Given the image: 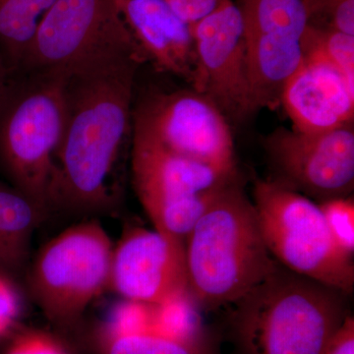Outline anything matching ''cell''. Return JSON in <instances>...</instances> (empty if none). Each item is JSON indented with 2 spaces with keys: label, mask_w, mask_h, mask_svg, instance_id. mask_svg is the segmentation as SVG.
<instances>
[{
  "label": "cell",
  "mask_w": 354,
  "mask_h": 354,
  "mask_svg": "<svg viewBox=\"0 0 354 354\" xmlns=\"http://www.w3.org/2000/svg\"><path fill=\"white\" fill-rule=\"evenodd\" d=\"M143 64L137 51L118 50L62 69L65 123L50 212L91 215L118 208V169L132 143L135 81Z\"/></svg>",
  "instance_id": "obj_1"
},
{
  "label": "cell",
  "mask_w": 354,
  "mask_h": 354,
  "mask_svg": "<svg viewBox=\"0 0 354 354\" xmlns=\"http://www.w3.org/2000/svg\"><path fill=\"white\" fill-rule=\"evenodd\" d=\"M188 290L201 308L230 306L278 269L241 179L221 191L185 241Z\"/></svg>",
  "instance_id": "obj_2"
},
{
  "label": "cell",
  "mask_w": 354,
  "mask_h": 354,
  "mask_svg": "<svg viewBox=\"0 0 354 354\" xmlns=\"http://www.w3.org/2000/svg\"><path fill=\"white\" fill-rule=\"evenodd\" d=\"M348 295L278 269L232 304L239 354H322L346 317Z\"/></svg>",
  "instance_id": "obj_3"
},
{
  "label": "cell",
  "mask_w": 354,
  "mask_h": 354,
  "mask_svg": "<svg viewBox=\"0 0 354 354\" xmlns=\"http://www.w3.org/2000/svg\"><path fill=\"white\" fill-rule=\"evenodd\" d=\"M113 252L109 234L93 220L51 239L28 268L32 299L65 342L82 328L91 302L111 288Z\"/></svg>",
  "instance_id": "obj_4"
},
{
  "label": "cell",
  "mask_w": 354,
  "mask_h": 354,
  "mask_svg": "<svg viewBox=\"0 0 354 354\" xmlns=\"http://www.w3.org/2000/svg\"><path fill=\"white\" fill-rule=\"evenodd\" d=\"M30 78L0 114V162L14 187L50 215L65 123L64 71L48 70Z\"/></svg>",
  "instance_id": "obj_5"
},
{
  "label": "cell",
  "mask_w": 354,
  "mask_h": 354,
  "mask_svg": "<svg viewBox=\"0 0 354 354\" xmlns=\"http://www.w3.org/2000/svg\"><path fill=\"white\" fill-rule=\"evenodd\" d=\"M254 206L270 253L290 271L349 295L353 258L335 243L317 203L272 179L254 183Z\"/></svg>",
  "instance_id": "obj_6"
},
{
  "label": "cell",
  "mask_w": 354,
  "mask_h": 354,
  "mask_svg": "<svg viewBox=\"0 0 354 354\" xmlns=\"http://www.w3.org/2000/svg\"><path fill=\"white\" fill-rule=\"evenodd\" d=\"M131 171L137 197L155 230L183 243L221 191L241 179L239 169L177 155L133 129Z\"/></svg>",
  "instance_id": "obj_7"
},
{
  "label": "cell",
  "mask_w": 354,
  "mask_h": 354,
  "mask_svg": "<svg viewBox=\"0 0 354 354\" xmlns=\"http://www.w3.org/2000/svg\"><path fill=\"white\" fill-rule=\"evenodd\" d=\"M118 50L139 53L123 18L120 0H57L41 21L18 73L32 75L64 69Z\"/></svg>",
  "instance_id": "obj_8"
},
{
  "label": "cell",
  "mask_w": 354,
  "mask_h": 354,
  "mask_svg": "<svg viewBox=\"0 0 354 354\" xmlns=\"http://www.w3.org/2000/svg\"><path fill=\"white\" fill-rule=\"evenodd\" d=\"M133 130L183 157L239 169L230 121L192 88L155 93L142 100L133 109Z\"/></svg>",
  "instance_id": "obj_9"
},
{
  "label": "cell",
  "mask_w": 354,
  "mask_h": 354,
  "mask_svg": "<svg viewBox=\"0 0 354 354\" xmlns=\"http://www.w3.org/2000/svg\"><path fill=\"white\" fill-rule=\"evenodd\" d=\"M276 181L318 203L351 196L354 188L353 123L322 133L279 127L265 139Z\"/></svg>",
  "instance_id": "obj_10"
},
{
  "label": "cell",
  "mask_w": 354,
  "mask_h": 354,
  "mask_svg": "<svg viewBox=\"0 0 354 354\" xmlns=\"http://www.w3.org/2000/svg\"><path fill=\"white\" fill-rule=\"evenodd\" d=\"M194 39L193 90L211 100L227 120L252 115L246 71L245 26L241 9L227 0L192 25Z\"/></svg>",
  "instance_id": "obj_11"
},
{
  "label": "cell",
  "mask_w": 354,
  "mask_h": 354,
  "mask_svg": "<svg viewBox=\"0 0 354 354\" xmlns=\"http://www.w3.org/2000/svg\"><path fill=\"white\" fill-rule=\"evenodd\" d=\"M111 288L125 299L153 305L185 292V243L156 230L125 228L113 247Z\"/></svg>",
  "instance_id": "obj_12"
},
{
  "label": "cell",
  "mask_w": 354,
  "mask_h": 354,
  "mask_svg": "<svg viewBox=\"0 0 354 354\" xmlns=\"http://www.w3.org/2000/svg\"><path fill=\"white\" fill-rule=\"evenodd\" d=\"M281 104L295 131H330L353 123L354 82L327 60L307 55L286 84Z\"/></svg>",
  "instance_id": "obj_13"
},
{
  "label": "cell",
  "mask_w": 354,
  "mask_h": 354,
  "mask_svg": "<svg viewBox=\"0 0 354 354\" xmlns=\"http://www.w3.org/2000/svg\"><path fill=\"white\" fill-rule=\"evenodd\" d=\"M123 18L144 64L180 77L194 75L192 26L176 15L165 0H120Z\"/></svg>",
  "instance_id": "obj_14"
},
{
  "label": "cell",
  "mask_w": 354,
  "mask_h": 354,
  "mask_svg": "<svg viewBox=\"0 0 354 354\" xmlns=\"http://www.w3.org/2000/svg\"><path fill=\"white\" fill-rule=\"evenodd\" d=\"M246 39V71L251 114L281 104L286 84L305 60L297 39L253 36Z\"/></svg>",
  "instance_id": "obj_15"
},
{
  "label": "cell",
  "mask_w": 354,
  "mask_h": 354,
  "mask_svg": "<svg viewBox=\"0 0 354 354\" xmlns=\"http://www.w3.org/2000/svg\"><path fill=\"white\" fill-rule=\"evenodd\" d=\"M67 344L73 353L83 354H221L212 341H184L153 327L114 332L101 323L91 328L83 325Z\"/></svg>",
  "instance_id": "obj_16"
},
{
  "label": "cell",
  "mask_w": 354,
  "mask_h": 354,
  "mask_svg": "<svg viewBox=\"0 0 354 354\" xmlns=\"http://www.w3.org/2000/svg\"><path fill=\"white\" fill-rule=\"evenodd\" d=\"M48 214L24 193L0 181V274L23 276L35 230Z\"/></svg>",
  "instance_id": "obj_17"
},
{
  "label": "cell",
  "mask_w": 354,
  "mask_h": 354,
  "mask_svg": "<svg viewBox=\"0 0 354 354\" xmlns=\"http://www.w3.org/2000/svg\"><path fill=\"white\" fill-rule=\"evenodd\" d=\"M245 37L271 36L302 41L316 15L315 0H239Z\"/></svg>",
  "instance_id": "obj_18"
},
{
  "label": "cell",
  "mask_w": 354,
  "mask_h": 354,
  "mask_svg": "<svg viewBox=\"0 0 354 354\" xmlns=\"http://www.w3.org/2000/svg\"><path fill=\"white\" fill-rule=\"evenodd\" d=\"M57 0H0V55L17 75L44 16Z\"/></svg>",
  "instance_id": "obj_19"
},
{
  "label": "cell",
  "mask_w": 354,
  "mask_h": 354,
  "mask_svg": "<svg viewBox=\"0 0 354 354\" xmlns=\"http://www.w3.org/2000/svg\"><path fill=\"white\" fill-rule=\"evenodd\" d=\"M305 57L315 55L335 65L354 82V36L327 26L311 24L304 39Z\"/></svg>",
  "instance_id": "obj_20"
},
{
  "label": "cell",
  "mask_w": 354,
  "mask_h": 354,
  "mask_svg": "<svg viewBox=\"0 0 354 354\" xmlns=\"http://www.w3.org/2000/svg\"><path fill=\"white\" fill-rule=\"evenodd\" d=\"M333 239L342 252L353 258L354 200L353 196L334 198L317 203Z\"/></svg>",
  "instance_id": "obj_21"
},
{
  "label": "cell",
  "mask_w": 354,
  "mask_h": 354,
  "mask_svg": "<svg viewBox=\"0 0 354 354\" xmlns=\"http://www.w3.org/2000/svg\"><path fill=\"white\" fill-rule=\"evenodd\" d=\"M4 354H74L58 335L44 330L25 329L14 337Z\"/></svg>",
  "instance_id": "obj_22"
},
{
  "label": "cell",
  "mask_w": 354,
  "mask_h": 354,
  "mask_svg": "<svg viewBox=\"0 0 354 354\" xmlns=\"http://www.w3.org/2000/svg\"><path fill=\"white\" fill-rule=\"evenodd\" d=\"M312 24L327 26L354 36V0H315Z\"/></svg>",
  "instance_id": "obj_23"
},
{
  "label": "cell",
  "mask_w": 354,
  "mask_h": 354,
  "mask_svg": "<svg viewBox=\"0 0 354 354\" xmlns=\"http://www.w3.org/2000/svg\"><path fill=\"white\" fill-rule=\"evenodd\" d=\"M20 299L10 279L0 274V339L8 334L19 316Z\"/></svg>",
  "instance_id": "obj_24"
},
{
  "label": "cell",
  "mask_w": 354,
  "mask_h": 354,
  "mask_svg": "<svg viewBox=\"0 0 354 354\" xmlns=\"http://www.w3.org/2000/svg\"><path fill=\"white\" fill-rule=\"evenodd\" d=\"M225 1L227 0H165L176 15L191 26L214 12Z\"/></svg>",
  "instance_id": "obj_25"
},
{
  "label": "cell",
  "mask_w": 354,
  "mask_h": 354,
  "mask_svg": "<svg viewBox=\"0 0 354 354\" xmlns=\"http://www.w3.org/2000/svg\"><path fill=\"white\" fill-rule=\"evenodd\" d=\"M322 354H354V318L348 315Z\"/></svg>",
  "instance_id": "obj_26"
},
{
  "label": "cell",
  "mask_w": 354,
  "mask_h": 354,
  "mask_svg": "<svg viewBox=\"0 0 354 354\" xmlns=\"http://www.w3.org/2000/svg\"><path fill=\"white\" fill-rule=\"evenodd\" d=\"M15 77L16 74L0 55V114L3 113L17 90Z\"/></svg>",
  "instance_id": "obj_27"
}]
</instances>
